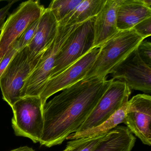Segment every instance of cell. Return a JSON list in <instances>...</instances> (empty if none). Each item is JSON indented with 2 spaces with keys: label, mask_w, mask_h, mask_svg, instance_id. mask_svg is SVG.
Returning a JSON list of instances; mask_svg holds the SVG:
<instances>
[{
  "label": "cell",
  "mask_w": 151,
  "mask_h": 151,
  "mask_svg": "<svg viewBox=\"0 0 151 151\" xmlns=\"http://www.w3.org/2000/svg\"><path fill=\"white\" fill-rule=\"evenodd\" d=\"M106 0H83L82 2L61 21V25L80 24L95 17L102 9Z\"/></svg>",
  "instance_id": "obj_16"
},
{
  "label": "cell",
  "mask_w": 151,
  "mask_h": 151,
  "mask_svg": "<svg viewBox=\"0 0 151 151\" xmlns=\"http://www.w3.org/2000/svg\"><path fill=\"white\" fill-rule=\"evenodd\" d=\"M45 8L38 1H28L10 15L0 34V61L28 26L39 19Z\"/></svg>",
  "instance_id": "obj_7"
},
{
  "label": "cell",
  "mask_w": 151,
  "mask_h": 151,
  "mask_svg": "<svg viewBox=\"0 0 151 151\" xmlns=\"http://www.w3.org/2000/svg\"><path fill=\"white\" fill-rule=\"evenodd\" d=\"M139 57L147 65L151 67V44L147 40H142L137 48Z\"/></svg>",
  "instance_id": "obj_21"
},
{
  "label": "cell",
  "mask_w": 151,
  "mask_h": 151,
  "mask_svg": "<svg viewBox=\"0 0 151 151\" xmlns=\"http://www.w3.org/2000/svg\"><path fill=\"white\" fill-rule=\"evenodd\" d=\"M127 104L128 102L124 104L108 120L100 125L83 131L72 133L66 139L72 140L81 138L94 137L106 134L109 132L117 127L119 124L123 123Z\"/></svg>",
  "instance_id": "obj_17"
},
{
  "label": "cell",
  "mask_w": 151,
  "mask_h": 151,
  "mask_svg": "<svg viewBox=\"0 0 151 151\" xmlns=\"http://www.w3.org/2000/svg\"><path fill=\"white\" fill-rule=\"evenodd\" d=\"M141 1L146 6L151 9V0H141Z\"/></svg>",
  "instance_id": "obj_26"
},
{
  "label": "cell",
  "mask_w": 151,
  "mask_h": 151,
  "mask_svg": "<svg viewBox=\"0 0 151 151\" xmlns=\"http://www.w3.org/2000/svg\"><path fill=\"white\" fill-rule=\"evenodd\" d=\"M38 63L30 61L25 47L17 53L0 78L3 100L11 108L22 99L21 93L25 82Z\"/></svg>",
  "instance_id": "obj_6"
},
{
  "label": "cell",
  "mask_w": 151,
  "mask_h": 151,
  "mask_svg": "<svg viewBox=\"0 0 151 151\" xmlns=\"http://www.w3.org/2000/svg\"><path fill=\"white\" fill-rule=\"evenodd\" d=\"M10 151H35L32 147L28 146L21 147L19 148L14 149Z\"/></svg>",
  "instance_id": "obj_25"
},
{
  "label": "cell",
  "mask_w": 151,
  "mask_h": 151,
  "mask_svg": "<svg viewBox=\"0 0 151 151\" xmlns=\"http://www.w3.org/2000/svg\"><path fill=\"white\" fill-rule=\"evenodd\" d=\"M99 50V47H93L72 65L48 79L40 95L44 106L52 95L83 79L92 67Z\"/></svg>",
  "instance_id": "obj_9"
},
{
  "label": "cell",
  "mask_w": 151,
  "mask_h": 151,
  "mask_svg": "<svg viewBox=\"0 0 151 151\" xmlns=\"http://www.w3.org/2000/svg\"><path fill=\"white\" fill-rule=\"evenodd\" d=\"M132 29L144 39L150 37L151 35V17L139 22Z\"/></svg>",
  "instance_id": "obj_22"
},
{
  "label": "cell",
  "mask_w": 151,
  "mask_h": 151,
  "mask_svg": "<svg viewBox=\"0 0 151 151\" xmlns=\"http://www.w3.org/2000/svg\"><path fill=\"white\" fill-rule=\"evenodd\" d=\"M136 140L126 126H117L109 132L92 151H131Z\"/></svg>",
  "instance_id": "obj_15"
},
{
  "label": "cell",
  "mask_w": 151,
  "mask_h": 151,
  "mask_svg": "<svg viewBox=\"0 0 151 151\" xmlns=\"http://www.w3.org/2000/svg\"><path fill=\"white\" fill-rule=\"evenodd\" d=\"M95 17L78 24L64 42L56 57L49 79L72 65L93 47Z\"/></svg>",
  "instance_id": "obj_4"
},
{
  "label": "cell",
  "mask_w": 151,
  "mask_h": 151,
  "mask_svg": "<svg viewBox=\"0 0 151 151\" xmlns=\"http://www.w3.org/2000/svg\"><path fill=\"white\" fill-rule=\"evenodd\" d=\"M111 74L113 80L124 82L130 90L151 93V67L142 61L137 48Z\"/></svg>",
  "instance_id": "obj_11"
},
{
  "label": "cell",
  "mask_w": 151,
  "mask_h": 151,
  "mask_svg": "<svg viewBox=\"0 0 151 151\" xmlns=\"http://www.w3.org/2000/svg\"><path fill=\"white\" fill-rule=\"evenodd\" d=\"M150 17L151 9L146 6L141 0H122L117 11V29L119 31L131 29Z\"/></svg>",
  "instance_id": "obj_14"
},
{
  "label": "cell",
  "mask_w": 151,
  "mask_h": 151,
  "mask_svg": "<svg viewBox=\"0 0 151 151\" xmlns=\"http://www.w3.org/2000/svg\"><path fill=\"white\" fill-rule=\"evenodd\" d=\"M63 151H73V148L72 147L70 146L69 145H67V147L66 148L63 150Z\"/></svg>",
  "instance_id": "obj_27"
},
{
  "label": "cell",
  "mask_w": 151,
  "mask_h": 151,
  "mask_svg": "<svg viewBox=\"0 0 151 151\" xmlns=\"http://www.w3.org/2000/svg\"><path fill=\"white\" fill-rule=\"evenodd\" d=\"M151 97L146 94L133 96L127 104L123 123L144 145H151Z\"/></svg>",
  "instance_id": "obj_10"
},
{
  "label": "cell",
  "mask_w": 151,
  "mask_h": 151,
  "mask_svg": "<svg viewBox=\"0 0 151 151\" xmlns=\"http://www.w3.org/2000/svg\"><path fill=\"white\" fill-rule=\"evenodd\" d=\"M106 134L72 139L68 142L67 145L72 147L73 151H92Z\"/></svg>",
  "instance_id": "obj_19"
},
{
  "label": "cell",
  "mask_w": 151,
  "mask_h": 151,
  "mask_svg": "<svg viewBox=\"0 0 151 151\" xmlns=\"http://www.w3.org/2000/svg\"><path fill=\"white\" fill-rule=\"evenodd\" d=\"M131 93V90L125 83L113 80L77 132L96 127L106 121L128 102Z\"/></svg>",
  "instance_id": "obj_8"
},
{
  "label": "cell",
  "mask_w": 151,
  "mask_h": 151,
  "mask_svg": "<svg viewBox=\"0 0 151 151\" xmlns=\"http://www.w3.org/2000/svg\"><path fill=\"white\" fill-rule=\"evenodd\" d=\"M106 78H83L45 104L41 145H61L77 132L113 81Z\"/></svg>",
  "instance_id": "obj_1"
},
{
  "label": "cell",
  "mask_w": 151,
  "mask_h": 151,
  "mask_svg": "<svg viewBox=\"0 0 151 151\" xmlns=\"http://www.w3.org/2000/svg\"><path fill=\"white\" fill-rule=\"evenodd\" d=\"M19 51L17 49L14 44L10 47L6 54L0 61V78L5 72L13 58Z\"/></svg>",
  "instance_id": "obj_23"
},
{
  "label": "cell",
  "mask_w": 151,
  "mask_h": 151,
  "mask_svg": "<svg viewBox=\"0 0 151 151\" xmlns=\"http://www.w3.org/2000/svg\"><path fill=\"white\" fill-rule=\"evenodd\" d=\"M12 125L17 136L40 142L44 129V105L40 96H28L17 101L12 108Z\"/></svg>",
  "instance_id": "obj_3"
},
{
  "label": "cell",
  "mask_w": 151,
  "mask_h": 151,
  "mask_svg": "<svg viewBox=\"0 0 151 151\" xmlns=\"http://www.w3.org/2000/svg\"><path fill=\"white\" fill-rule=\"evenodd\" d=\"M122 0H106L95 17L93 47H100L119 32L117 13Z\"/></svg>",
  "instance_id": "obj_13"
},
{
  "label": "cell",
  "mask_w": 151,
  "mask_h": 151,
  "mask_svg": "<svg viewBox=\"0 0 151 151\" xmlns=\"http://www.w3.org/2000/svg\"><path fill=\"white\" fill-rule=\"evenodd\" d=\"M39 19L30 24L18 39L14 43L18 51H21L27 47L33 39L37 29Z\"/></svg>",
  "instance_id": "obj_20"
},
{
  "label": "cell",
  "mask_w": 151,
  "mask_h": 151,
  "mask_svg": "<svg viewBox=\"0 0 151 151\" xmlns=\"http://www.w3.org/2000/svg\"><path fill=\"white\" fill-rule=\"evenodd\" d=\"M144 40L133 29L119 31L100 47L92 67L84 78L106 77L111 74Z\"/></svg>",
  "instance_id": "obj_2"
},
{
  "label": "cell",
  "mask_w": 151,
  "mask_h": 151,
  "mask_svg": "<svg viewBox=\"0 0 151 151\" xmlns=\"http://www.w3.org/2000/svg\"><path fill=\"white\" fill-rule=\"evenodd\" d=\"M16 1H12L9 3L6 6L0 9V31L1 32L4 27V24L6 22V17L8 15L9 9L13 6L14 3Z\"/></svg>",
  "instance_id": "obj_24"
},
{
  "label": "cell",
  "mask_w": 151,
  "mask_h": 151,
  "mask_svg": "<svg viewBox=\"0 0 151 151\" xmlns=\"http://www.w3.org/2000/svg\"><path fill=\"white\" fill-rule=\"evenodd\" d=\"M83 0H54L48 8L58 23L76 9Z\"/></svg>",
  "instance_id": "obj_18"
},
{
  "label": "cell",
  "mask_w": 151,
  "mask_h": 151,
  "mask_svg": "<svg viewBox=\"0 0 151 151\" xmlns=\"http://www.w3.org/2000/svg\"><path fill=\"white\" fill-rule=\"evenodd\" d=\"M78 24L71 26L59 24L55 38L25 82L21 93L22 98L28 96H40L49 79L59 52L67 38Z\"/></svg>",
  "instance_id": "obj_5"
},
{
  "label": "cell",
  "mask_w": 151,
  "mask_h": 151,
  "mask_svg": "<svg viewBox=\"0 0 151 151\" xmlns=\"http://www.w3.org/2000/svg\"><path fill=\"white\" fill-rule=\"evenodd\" d=\"M59 24L48 8H45L39 19L33 39L26 47L30 61L39 62L43 54L55 38Z\"/></svg>",
  "instance_id": "obj_12"
}]
</instances>
